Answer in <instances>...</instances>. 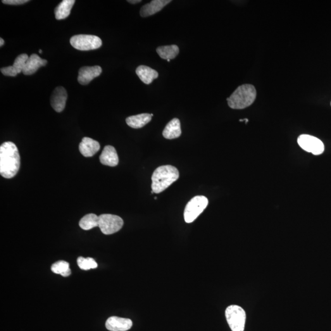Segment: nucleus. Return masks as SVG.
<instances>
[{
	"label": "nucleus",
	"instance_id": "obj_1",
	"mask_svg": "<svg viewBox=\"0 0 331 331\" xmlns=\"http://www.w3.org/2000/svg\"><path fill=\"white\" fill-rule=\"evenodd\" d=\"M20 158L18 147L13 142H4L0 146V174L4 178H11L18 174Z\"/></svg>",
	"mask_w": 331,
	"mask_h": 331
},
{
	"label": "nucleus",
	"instance_id": "obj_2",
	"mask_svg": "<svg viewBox=\"0 0 331 331\" xmlns=\"http://www.w3.org/2000/svg\"><path fill=\"white\" fill-rule=\"evenodd\" d=\"M179 178L177 168L171 165L159 166L155 170L152 177V190L155 194H160Z\"/></svg>",
	"mask_w": 331,
	"mask_h": 331
},
{
	"label": "nucleus",
	"instance_id": "obj_3",
	"mask_svg": "<svg viewBox=\"0 0 331 331\" xmlns=\"http://www.w3.org/2000/svg\"><path fill=\"white\" fill-rule=\"evenodd\" d=\"M256 97V90L253 85H242L228 97V106L234 109H245L253 103Z\"/></svg>",
	"mask_w": 331,
	"mask_h": 331
},
{
	"label": "nucleus",
	"instance_id": "obj_4",
	"mask_svg": "<svg viewBox=\"0 0 331 331\" xmlns=\"http://www.w3.org/2000/svg\"><path fill=\"white\" fill-rule=\"evenodd\" d=\"M226 320L232 331H244L246 313L241 307L232 305L225 311Z\"/></svg>",
	"mask_w": 331,
	"mask_h": 331
},
{
	"label": "nucleus",
	"instance_id": "obj_5",
	"mask_svg": "<svg viewBox=\"0 0 331 331\" xmlns=\"http://www.w3.org/2000/svg\"><path fill=\"white\" fill-rule=\"evenodd\" d=\"M208 199L204 196H196L188 202L184 211V219L186 223L194 222L207 208Z\"/></svg>",
	"mask_w": 331,
	"mask_h": 331
},
{
	"label": "nucleus",
	"instance_id": "obj_6",
	"mask_svg": "<svg viewBox=\"0 0 331 331\" xmlns=\"http://www.w3.org/2000/svg\"><path fill=\"white\" fill-rule=\"evenodd\" d=\"M70 44L74 48L81 51H88L101 47L102 40L97 36L78 35L71 37Z\"/></svg>",
	"mask_w": 331,
	"mask_h": 331
},
{
	"label": "nucleus",
	"instance_id": "obj_7",
	"mask_svg": "<svg viewBox=\"0 0 331 331\" xmlns=\"http://www.w3.org/2000/svg\"><path fill=\"white\" fill-rule=\"evenodd\" d=\"M123 221L120 216L112 214H102L99 216L98 227L104 234H114L121 230Z\"/></svg>",
	"mask_w": 331,
	"mask_h": 331
},
{
	"label": "nucleus",
	"instance_id": "obj_8",
	"mask_svg": "<svg viewBox=\"0 0 331 331\" xmlns=\"http://www.w3.org/2000/svg\"><path fill=\"white\" fill-rule=\"evenodd\" d=\"M297 143L304 151L310 152L315 156L322 154L325 151V146L323 142L313 136L300 135L297 139Z\"/></svg>",
	"mask_w": 331,
	"mask_h": 331
},
{
	"label": "nucleus",
	"instance_id": "obj_9",
	"mask_svg": "<svg viewBox=\"0 0 331 331\" xmlns=\"http://www.w3.org/2000/svg\"><path fill=\"white\" fill-rule=\"evenodd\" d=\"M101 73L102 68L99 66H84L78 71V82L81 85H86Z\"/></svg>",
	"mask_w": 331,
	"mask_h": 331
},
{
	"label": "nucleus",
	"instance_id": "obj_10",
	"mask_svg": "<svg viewBox=\"0 0 331 331\" xmlns=\"http://www.w3.org/2000/svg\"><path fill=\"white\" fill-rule=\"evenodd\" d=\"M67 97V92L65 88L61 86L56 88L51 96V104L52 108L57 113H61L65 108Z\"/></svg>",
	"mask_w": 331,
	"mask_h": 331
},
{
	"label": "nucleus",
	"instance_id": "obj_11",
	"mask_svg": "<svg viewBox=\"0 0 331 331\" xmlns=\"http://www.w3.org/2000/svg\"><path fill=\"white\" fill-rule=\"evenodd\" d=\"M28 58H29V57L28 56L27 54L20 55V56L17 57L13 66L1 68V73L6 76L15 77L18 74L21 72L23 73L26 62H27Z\"/></svg>",
	"mask_w": 331,
	"mask_h": 331
},
{
	"label": "nucleus",
	"instance_id": "obj_12",
	"mask_svg": "<svg viewBox=\"0 0 331 331\" xmlns=\"http://www.w3.org/2000/svg\"><path fill=\"white\" fill-rule=\"evenodd\" d=\"M133 326L130 319L111 316L107 320L106 327L111 331H127L130 330Z\"/></svg>",
	"mask_w": 331,
	"mask_h": 331
},
{
	"label": "nucleus",
	"instance_id": "obj_13",
	"mask_svg": "<svg viewBox=\"0 0 331 331\" xmlns=\"http://www.w3.org/2000/svg\"><path fill=\"white\" fill-rule=\"evenodd\" d=\"M171 1H172L171 0H153L142 7L140 11V15L142 18L154 15L160 11Z\"/></svg>",
	"mask_w": 331,
	"mask_h": 331
},
{
	"label": "nucleus",
	"instance_id": "obj_14",
	"mask_svg": "<svg viewBox=\"0 0 331 331\" xmlns=\"http://www.w3.org/2000/svg\"><path fill=\"white\" fill-rule=\"evenodd\" d=\"M99 142L91 138L85 137L83 138L79 144L80 154L85 157H91L99 151Z\"/></svg>",
	"mask_w": 331,
	"mask_h": 331
},
{
	"label": "nucleus",
	"instance_id": "obj_15",
	"mask_svg": "<svg viewBox=\"0 0 331 331\" xmlns=\"http://www.w3.org/2000/svg\"><path fill=\"white\" fill-rule=\"evenodd\" d=\"M47 61L46 59H42L37 54H33L29 57V58L26 62L24 69H23V75L30 76L35 74L38 70V69L46 65Z\"/></svg>",
	"mask_w": 331,
	"mask_h": 331
},
{
	"label": "nucleus",
	"instance_id": "obj_16",
	"mask_svg": "<svg viewBox=\"0 0 331 331\" xmlns=\"http://www.w3.org/2000/svg\"><path fill=\"white\" fill-rule=\"evenodd\" d=\"M99 160L104 165L111 166V167L117 166L119 159L116 149L111 146H107L104 147L99 156Z\"/></svg>",
	"mask_w": 331,
	"mask_h": 331
},
{
	"label": "nucleus",
	"instance_id": "obj_17",
	"mask_svg": "<svg viewBox=\"0 0 331 331\" xmlns=\"http://www.w3.org/2000/svg\"><path fill=\"white\" fill-rule=\"evenodd\" d=\"M182 134L180 122L178 118H174L167 124L163 132V136L167 139H174L179 137Z\"/></svg>",
	"mask_w": 331,
	"mask_h": 331
},
{
	"label": "nucleus",
	"instance_id": "obj_18",
	"mask_svg": "<svg viewBox=\"0 0 331 331\" xmlns=\"http://www.w3.org/2000/svg\"><path fill=\"white\" fill-rule=\"evenodd\" d=\"M136 73L140 79L147 85L151 84L154 79L158 77V73L156 70L147 66H138Z\"/></svg>",
	"mask_w": 331,
	"mask_h": 331
},
{
	"label": "nucleus",
	"instance_id": "obj_19",
	"mask_svg": "<svg viewBox=\"0 0 331 331\" xmlns=\"http://www.w3.org/2000/svg\"><path fill=\"white\" fill-rule=\"evenodd\" d=\"M152 120L151 114H141L139 115L130 116L126 119V122L129 127L135 129L142 128Z\"/></svg>",
	"mask_w": 331,
	"mask_h": 331
},
{
	"label": "nucleus",
	"instance_id": "obj_20",
	"mask_svg": "<svg viewBox=\"0 0 331 331\" xmlns=\"http://www.w3.org/2000/svg\"><path fill=\"white\" fill-rule=\"evenodd\" d=\"M75 0H63L55 9V15L57 20H62L67 18L71 13L74 4L75 3Z\"/></svg>",
	"mask_w": 331,
	"mask_h": 331
},
{
	"label": "nucleus",
	"instance_id": "obj_21",
	"mask_svg": "<svg viewBox=\"0 0 331 331\" xmlns=\"http://www.w3.org/2000/svg\"><path fill=\"white\" fill-rule=\"evenodd\" d=\"M156 52L161 58L171 59L177 57L179 53V49L176 45H170V46L158 47L156 49Z\"/></svg>",
	"mask_w": 331,
	"mask_h": 331
},
{
	"label": "nucleus",
	"instance_id": "obj_22",
	"mask_svg": "<svg viewBox=\"0 0 331 331\" xmlns=\"http://www.w3.org/2000/svg\"><path fill=\"white\" fill-rule=\"evenodd\" d=\"M99 225V216L94 214H89L81 218L79 226L82 230H90L97 227Z\"/></svg>",
	"mask_w": 331,
	"mask_h": 331
},
{
	"label": "nucleus",
	"instance_id": "obj_23",
	"mask_svg": "<svg viewBox=\"0 0 331 331\" xmlns=\"http://www.w3.org/2000/svg\"><path fill=\"white\" fill-rule=\"evenodd\" d=\"M52 272L57 274H59L63 277H68L71 273L70 264L65 261H59L52 264L51 266Z\"/></svg>",
	"mask_w": 331,
	"mask_h": 331
},
{
	"label": "nucleus",
	"instance_id": "obj_24",
	"mask_svg": "<svg viewBox=\"0 0 331 331\" xmlns=\"http://www.w3.org/2000/svg\"><path fill=\"white\" fill-rule=\"evenodd\" d=\"M78 266L81 270L87 271L91 269H95L97 267V262L91 258H85L84 257H78Z\"/></svg>",
	"mask_w": 331,
	"mask_h": 331
},
{
	"label": "nucleus",
	"instance_id": "obj_25",
	"mask_svg": "<svg viewBox=\"0 0 331 331\" xmlns=\"http://www.w3.org/2000/svg\"><path fill=\"white\" fill-rule=\"evenodd\" d=\"M29 2L28 0H3L2 3L10 5H20Z\"/></svg>",
	"mask_w": 331,
	"mask_h": 331
},
{
	"label": "nucleus",
	"instance_id": "obj_26",
	"mask_svg": "<svg viewBox=\"0 0 331 331\" xmlns=\"http://www.w3.org/2000/svg\"><path fill=\"white\" fill-rule=\"evenodd\" d=\"M141 0H135V1H133V0H128V2H129V3H132V4H136V3H139L140 2H141Z\"/></svg>",
	"mask_w": 331,
	"mask_h": 331
},
{
	"label": "nucleus",
	"instance_id": "obj_27",
	"mask_svg": "<svg viewBox=\"0 0 331 331\" xmlns=\"http://www.w3.org/2000/svg\"><path fill=\"white\" fill-rule=\"evenodd\" d=\"M4 44V40L3 38H0V46L2 47Z\"/></svg>",
	"mask_w": 331,
	"mask_h": 331
},
{
	"label": "nucleus",
	"instance_id": "obj_28",
	"mask_svg": "<svg viewBox=\"0 0 331 331\" xmlns=\"http://www.w3.org/2000/svg\"><path fill=\"white\" fill-rule=\"evenodd\" d=\"M39 52L40 54H42V51H41V50H39Z\"/></svg>",
	"mask_w": 331,
	"mask_h": 331
},
{
	"label": "nucleus",
	"instance_id": "obj_29",
	"mask_svg": "<svg viewBox=\"0 0 331 331\" xmlns=\"http://www.w3.org/2000/svg\"><path fill=\"white\" fill-rule=\"evenodd\" d=\"M170 60H171V59H167V61H168V62H170Z\"/></svg>",
	"mask_w": 331,
	"mask_h": 331
},
{
	"label": "nucleus",
	"instance_id": "obj_30",
	"mask_svg": "<svg viewBox=\"0 0 331 331\" xmlns=\"http://www.w3.org/2000/svg\"><path fill=\"white\" fill-rule=\"evenodd\" d=\"M151 116H152V117H153V116H154V114H151Z\"/></svg>",
	"mask_w": 331,
	"mask_h": 331
},
{
	"label": "nucleus",
	"instance_id": "obj_31",
	"mask_svg": "<svg viewBox=\"0 0 331 331\" xmlns=\"http://www.w3.org/2000/svg\"></svg>",
	"mask_w": 331,
	"mask_h": 331
}]
</instances>
